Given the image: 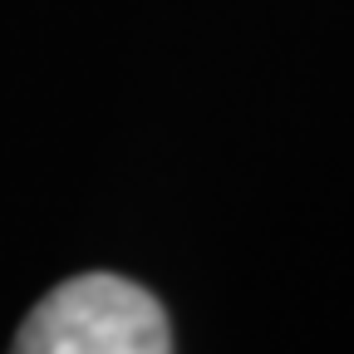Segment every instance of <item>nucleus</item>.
Masks as SVG:
<instances>
[{"mask_svg":"<svg viewBox=\"0 0 354 354\" xmlns=\"http://www.w3.org/2000/svg\"><path fill=\"white\" fill-rule=\"evenodd\" d=\"M10 354H172V330L143 286L74 276L25 315Z\"/></svg>","mask_w":354,"mask_h":354,"instance_id":"obj_1","label":"nucleus"}]
</instances>
